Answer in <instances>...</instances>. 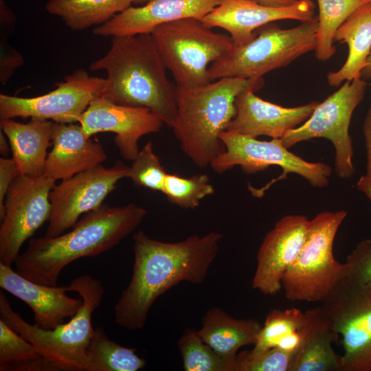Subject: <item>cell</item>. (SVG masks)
I'll use <instances>...</instances> for the list:
<instances>
[{
	"instance_id": "obj_15",
	"label": "cell",
	"mask_w": 371,
	"mask_h": 371,
	"mask_svg": "<svg viewBox=\"0 0 371 371\" xmlns=\"http://www.w3.org/2000/svg\"><path fill=\"white\" fill-rule=\"evenodd\" d=\"M78 122L87 138L101 132L114 133L120 155L131 161L139 153V139L159 132L164 124L147 108L118 104L102 96L90 102Z\"/></svg>"
},
{
	"instance_id": "obj_4",
	"label": "cell",
	"mask_w": 371,
	"mask_h": 371,
	"mask_svg": "<svg viewBox=\"0 0 371 371\" xmlns=\"http://www.w3.org/2000/svg\"><path fill=\"white\" fill-rule=\"evenodd\" d=\"M264 85L262 78H223L204 86H177V115L172 126L184 154L199 168L210 166L225 150L220 135L236 115L237 95Z\"/></svg>"
},
{
	"instance_id": "obj_27",
	"label": "cell",
	"mask_w": 371,
	"mask_h": 371,
	"mask_svg": "<svg viewBox=\"0 0 371 371\" xmlns=\"http://www.w3.org/2000/svg\"><path fill=\"white\" fill-rule=\"evenodd\" d=\"M87 359V371H137L146 365L135 349L112 341L100 327L94 328Z\"/></svg>"
},
{
	"instance_id": "obj_5",
	"label": "cell",
	"mask_w": 371,
	"mask_h": 371,
	"mask_svg": "<svg viewBox=\"0 0 371 371\" xmlns=\"http://www.w3.org/2000/svg\"><path fill=\"white\" fill-rule=\"evenodd\" d=\"M77 293L82 304L67 323L44 330L26 322L12 308L5 294L0 292V319L34 344L53 371H87V350L94 328L92 315L103 299L104 289L98 279L82 275L68 285Z\"/></svg>"
},
{
	"instance_id": "obj_38",
	"label": "cell",
	"mask_w": 371,
	"mask_h": 371,
	"mask_svg": "<svg viewBox=\"0 0 371 371\" xmlns=\"http://www.w3.org/2000/svg\"><path fill=\"white\" fill-rule=\"evenodd\" d=\"M371 87V82L369 84ZM366 148V173L371 174V105L365 117L363 128Z\"/></svg>"
},
{
	"instance_id": "obj_18",
	"label": "cell",
	"mask_w": 371,
	"mask_h": 371,
	"mask_svg": "<svg viewBox=\"0 0 371 371\" xmlns=\"http://www.w3.org/2000/svg\"><path fill=\"white\" fill-rule=\"evenodd\" d=\"M221 0H148L139 7L131 6L93 29L104 37L150 34L157 26L183 18L202 19Z\"/></svg>"
},
{
	"instance_id": "obj_31",
	"label": "cell",
	"mask_w": 371,
	"mask_h": 371,
	"mask_svg": "<svg viewBox=\"0 0 371 371\" xmlns=\"http://www.w3.org/2000/svg\"><path fill=\"white\" fill-rule=\"evenodd\" d=\"M307 320L306 311L295 308L272 310L267 315L251 350L259 352L276 348L282 339L304 328Z\"/></svg>"
},
{
	"instance_id": "obj_29",
	"label": "cell",
	"mask_w": 371,
	"mask_h": 371,
	"mask_svg": "<svg viewBox=\"0 0 371 371\" xmlns=\"http://www.w3.org/2000/svg\"><path fill=\"white\" fill-rule=\"evenodd\" d=\"M319 8L316 58L330 59L335 53L334 36L337 29L357 9L370 0H317Z\"/></svg>"
},
{
	"instance_id": "obj_1",
	"label": "cell",
	"mask_w": 371,
	"mask_h": 371,
	"mask_svg": "<svg viewBox=\"0 0 371 371\" xmlns=\"http://www.w3.org/2000/svg\"><path fill=\"white\" fill-rule=\"evenodd\" d=\"M223 238L221 233L212 231L167 243L137 231L133 237L132 276L114 308L116 324L129 330H142L161 295L183 281L203 283Z\"/></svg>"
},
{
	"instance_id": "obj_10",
	"label": "cell",
	"mask_w": 371,
	"mask_h": 371,
	"mask_svg": "<svg viewBox=\"0 0 371 371\" xmlns=\"http://www.w3.org/2000/svg\"><path fill=\"white\" fill-rule=\"evenodd\" d=\"M322 302L332 330L341 336V371H371V282L345 278Z\"/></svg>"
},
{
	"instance_id": "obj_12",
	"label": "cell",
	"mask_w": 371,
	"mask_h": 371,
	"mask_svg": "<svg viewBox=\"0 0 371 371\" xmlns=\"http://www.w3.org/2000/svg\"><path fill=\"white\" fill-rule=\"evenodd\" d=\"M54 180L19 175L5 199V214L0 227V263L11 265L23 243L34 235L51 214L49 194Z\"/></svg>"
},
{
	"instance_id": "obj_22",
	"label": "cell",
	"mask_w": 371,
	"mask_h": 371,
	"mask_svg": "<svg viewBox=\"0 0 371 371\" xmlns=\"http://www.w3.org/2000/svg\"><path fill=\"white\" fill-rule=\"evenodd\" d=\"M0 125L21 175L30 177L44 175L47 149L52 144L55 122L30 118L27 123H21L4 119L1 120Z\"/></svg>"
},
{
	"instance_id": "obj_25",
	"label": "cell",
	"mask_w": 371,
	"mask_h": 371,
	"mask_svg": "<svg viewBox=\"0 0 371 371\" xmlns=\"http://www.w3.org/2000/svg\"><path fill=\"white\" fill-rule=\"evenodd\" d=\"M148 0H49L45 10L59 16L71 30L80 31L92 25H100L133 3Z\"/></svg>"
},
{
	"instance_id": "obj_7",
	"label": "cell",
	"mask_w": 371,
	"mask_h": 371,
	"mask_svg": "<svg viewBox=\"0 0 371 371\" xmlns=\"http://www.w3.org/2000/svg\"><path fill=\"white\" fill-rule=\"evenodd\" d=\"M347 212H322L309 220L304 245L285 273L282 285L291 301L322 302L346 277V264L337 262L333 246Z\"/></svg>"
},
{
	"instance_id": "obj_21",
	"label": "cell",
	"mask_w": 371,
	"mask_h": 371,
	"mask_svg": "<svg viewBox=\"0 0 371 371\" xmlns=\"http://www.w3.org/2000/svg\"><path fill=\"white\" fill-rule=\"evenodd\" d=\"M52 145L44 175L54 181L70 178L107 159L101 144L87 138L80 124L55 122Z\"/></svg>"
},
{
	"instance_id": "obj_32",
	"label": "cell",
	"mask_w": 371,
	"mask_h": 371,
	"mask_svg": "<svg viewBox=\"0 0 371 371\" xmlns=\"http://www.w3.org/2000/svg\"><path fill=\"white\" fill-rule=\"evenodd\" d=\"M214 192L215 189L206 174L183 177L167 173L161 192L170 203L184 209H194L203 199Z\"/></svg>"
},
{
	"instance_id": "obj_28",
	"label": "cell",
	"mask_w": 371,
	"mask_h": 371,
	"mask_svg": "<svg viewBox=\"0 0 371 371\" xmlns=\"http://www.w3.org/2000/svg\"><path fill=\"white\" fill-rule=\"evenodd\" d=\"M0 371H53L39 350L0 319Z\"/></svg>"
},
{
	"instance_id": "obj_2",
	"label": "cell",
	"mask_w": 371,
	"mask_h": 371,
	"mask_svg": "<svg viewBox=\"0 0 371 371\" xmlns=\"http://www.w3.org/2000/svg\"><path fill=\"white\" fill-rule=\"evenodd\" d=\"M146 215V210L135 203L102 205L85 214L67 233L32 239L16 258V271L31 281L56 286L67 265L113 248L134 232Z\"/></svg>"
},
{
	"instance_id": "obj_39",
	"label": "cell",
	"mask_w": 371,
	"mask_h": 371,
	"mask_svg": "<svg viewBox=\"0 0 371 371\" xmlns=\"http://www.w3.org/2000/svg\"><path fill=\"white\" fill-rule=\"evenodd\" d=\"M357 188L371 201V174L366 173L362 175L357 183Z\"/></svg>"
},
{
	"instance_id": "obj_16",
	"label": "cell",
	"mask_w": 371,
	"mask_h": 371,
	"mask_svg": "<svg viewBox=\"0 0 371 371\" xmlns=\"http://www.w3.org/2000/svg\"><path fill=\"white\" fill-rule=\"evenodd\" d=\"M308 222L303 215H287L277 221L258 251L254 289L269 295L280 291L282 278L304 245Z\"/></svg>"
},
{
	"instance_id": "obj_13",
	"label": "cell",
	"mask_w": 371,
	"mask_h": 371,
	"mask_svg": "<svg viewBox=\"0 0 371 371\" xmlns=\"http://www.w3.org/2000/svg\"><path fill=\"white\" fill-rule=\"evenodd\" d=\"M106 79L78 69L58 82L56 89L40 96L21 98L0 94V119L37 118L56 123L78 122L90 102L101 96Z\"/></svg>"
},
{
	"instance_id": "obj_8",
	"label": "cell",
	"mask_w": 371,
	"mask_h": 371,
	"mask_svg": "<svg viewBox=\"0 0 371 371\" xmlns=\"http://www.w3.org/2000/svg\"><path fill=\"white\" fill-rule=\"evenodd\" d=\"M212 29L201 20L189 17L160 25L150 33L177 87L190 89L211 82L209 65L233 47L229 36Z\"/></svg>"
},
{
	"instance_id": "obj_14",
	"label": "cell",
	"mask_w": 371,
	"mask_h": 371,
	"mask_svg": "<svg viewBox=\"0 0 371 371\" xmlns=\"http://www.w3.org/2000/svg\"><path fill=\"white\" fill-rule=\"evenodd\" d=\"M128 167L122 162L107 168L102 164L55 185L49 194L51 214L46 237H56L72 227L82 214L94 210L117 183L127 178Z\"/></svg>"
},
{
	"instance_id": "obj_43",
	"label": "cell",
	"mask_w": 371,
	"mask_h": 371,
	"mask_svg": "<svg viewBox=\"0 0 371 371\" xmlns=\"http://www.w3.org/2000/svg\"><path fill=\"white\" fill-rule=\"evenodd\" d=\"M370 1H371V0H370Z\"/></svg>"
},
{
	"instance_id": "obj_30",
	"label": "cell",
	"mask_w": 371,
	"mask_h": 371,
	"mask_svg": "<svg viewBox=\"0 0 371 371\" xmlns=\"http://www.w3.org/2000/svg\"><path fill=\"white\" fill-rule=\"evenodd\" d=\"M186 371H236V361L216 352L200 337L198 330L187 328L177 341Z\"/></svg>"
},
{
	"instance_id": "obj_36",
	"label": "cell",
	"mask_w": 371,
	"mask_h": 371,
	"mask_svg": "<svg viewBox=\"0 0 371 371\" xmlns=\"http://www.w3.org/2000/svg\"><path fill=\"white\" fill-rule=\"evenodd\" d=\"M0 81L5 85L15 70L23 64L22 56L1 36Z\"/></svg>"
},
{
	"instance_id": "obj_40",
	"label": "cell",
	"mask_w": 371,
	"mask_h": 371,
	"mask_svg": "<svg viewBox=\"0 0 371 371\" xmlns=\"http://www.w3.org/2000/svg\"><path fill=\"white\" fill-rule=\"evenodd\" d=\"M260 5L272 7L282 8L295 4L298 0H251Z\"/></svg>"
},
{
	"instance_id": "obj_19",
	"label": "cell",
	"mask_w": 371,
	"mask_h": 371,
	"mask_svg": "<svg viewBox=\"0 0 371 371\" xmlns=\"http://www.w3.org/2000/svg\"><path fill=\"white\" fill-rule=\"evenodd\" d=\"M254 92L245 90L237 95L236 115L226 131L255 138L266 135L281 139L305 122L319 102L287 108L264 100Z\"/></svg>"
},
{
	"instance_id": "obj_41",
	"label": "cell",
	"mask_w": 371,
	"mask_h": 371,
	"mask_svg": "<svg viewBox=\"0 0 371 371\" xmlns=\"http://www.w3.org/2000/svg\"><path fill=\"white\" fill-rule=\"evenodd\" d=\"M3 132L0 131V153L3 156H7L10 150V143L8 144Z\"/></svg>"
},
{
	"instance_id": "obj_23",
	"label": "cell",
	"mask_w": 371,
	"mask_h": 371,
	"mask_svg": "<svg viewBox=\"0 0 371 371\" xmlns=\"http://www.w3.org/2000/svg\"><path fill=\"white\" fill-rule=\"evenodd\" d=\"M262 328L254 319H236L218 307L209 309L198 333L207 345L223 357L236 361L238 350L254 344Z\"/></svg>"
},
{
	"instance_id": "obj_34",
	"label": "cell",
	"mask_w": 371,
	"mask_h": 371,
	"mask_svg": "<svg viewBox=\"0 0 371 371\" xmlns=\"http://www.w3.org/2000/svg\"><path fill=\"white\" fill-rule=\"evenodd\" d=\"M295 356L279 348L238 353L236 371H291Z\"/></svg>"
},
{
	"instance_id": "obj_3",
	"label": "cell",
	"mask_w": 371,
	"mask_h": 371,
	"mask_svg": "<svg viewBox=\"0 0 371 371\" xmlns=\"http://www.w3.org/2000/svg\"><path fill=\"white\" fill-rule=\"evenodd\" d=\"M92 71L104 70L106 85L101 96L122 105L145 107L172 126L177 115V86L150 34L112 37L108 52L91 63Z\"/></svg>"
},
{
	"instance_id": "obj_42",
	"label": "cell",
	"mask_w": 371,
	"mask_h": 371,
	"mask_svg": "<svg viewBox=\"0 0 371 371\" xmlns=\"http://www.w3.org/2000/svg\"><path fill=\"white\" fill-rule=\"evenodd\" d=\"M361 78L365 80L371 79V51L367 58L366 65L361 71Z\"/></svg>"
},
{
	"instance_id": "obj_35",
	"label": "cell",
	"mask_w": 371,
	"mask_h": 371,
	"mask_svg": "<svg viewBox=\"0 0 371 371\" xmlns=\"http://www.w3.org/2000/svg\"><path fill=\"white\" fill-rule=\"evenodd\" d=\"M346 278L357 283L371 282V239L361 240L346 258Z\"/></svg>"
},
{
	"instance_id": "obj_17",
	"label": "cell",
	"mask_w": 371,
	"mask_h": 371,
	"mask_svg": "<svg viewBox=\"0 0 371 371\" xmlns=\"http://www.w3.org/2000/svg\"><path fill=\"white\" fill-rule=\"evenodd\" d=\"M312 0H298L282 8L260 5L251 0H221L220 3L201 20L207 26L219 27L229 32L234 45H243L256 36L259 27L276 21L311 20L315 16Z\"/></svg>"
},
{
	"instance_id": "obj_6",
	"label": "cell",
	"mask_w": 371,
	"mask_h": 371,
	"mask_svg": "<svg viewBox=\"0 0 371 371\" xmlns=\"http://www.w3.org/2000/svg\"><path fill=\"white\" fill-rule=\"evenodd\" d=\"M317 26V16L289 29L271 23L265 25L256 30L253 39L234 45L225 56L212 63L208 69L209 78L212 82L223 78H262L315 50Z\"/></svg>"
},
{
	"instance_id": "obj_26",
	"label": "cell",
	"mask_w": 371,
	"mask_h": 371,
	"mask_svg": "<svg viewBox=\"0 0 371 371\" xmlns=\"http://www.w3.org/2000/svg\"><path fill=\"white\" fill-rule=\"evenodd\" d=\"M337 337L320 306L315 307L311 330L295 357L291 371H341V357L332 347Z\"/></svg>"
},
{
	"instance_id": "obj_11",
	"label": "cell",
	"mask_w": 371,
	"mask_h": 371,
	"mask_svg": "<svg viewBox=\"0 0 371 371\" xmlns=\"http://www.w3.org/2000/svg\"><path fill=\"white\" fill-rule=\"evenodd\" d=\"M367 85L361 78L346 80L337 91L319 102L301 126L288 131L280 139L283 145L288 148L313 138H326L335 148V170L337 176L343 179L352 177L355 169L349 126L355 109L364 97Z\"/></svg>"
},
{
	"instance_id": "obj_37",
	"label": "cell",
	"mask_w": 371,
	"mask_h": 371,
	"mask_svg": "<svg viewBox=\"0 0 371 371\" xmlns=\"http://www.w3.org/2000/svg\"><path fill=\"white\" fill-rule=\"evenodd\" d=\"M20 171L12 158L0 159V218L5 214V199L13 181L20 175Z\"/></svg>"
},
{
	"instance_id": "obj_24",
	"label": "cell",
	"mask_w": 371,
	"mask_h": 371,
	"mask_svg": "<svg viewBox=\"0 0 371 371\" xmlns=\"http://www.w3.org/2000/svg\"><path fill=\"white\" fill-rule=\"evenodd\" d=\"M334 41L346 43L348 56L344 65L327 74L328 83L338 87L344 81L361 78L371 51V2L353 12L337 29Z\"/></svg>"
},
{
	"instance_id": "obj_33",
	"label": "cell",
	"mask_w": 371,
	"mask_h": 371,
	"mask_svg": "<svg viewBox=\"0 0 371 371\" xmlns=\"http://www.w3.org/2000/svg\"><path fill=\"white\" fill-rule=\"evenodd\" d=\"M166 174L152 142H148L128 167L127 178L137 186L161 192Z\"/></svg>"
},
{
	"instance_id": "obj_9",
	"label": "cell",
	"mask_w": 371,
	"mask_h": 371,
	"mask_svg": "<svg viewBox=\"0 0 371 371\" xmlns=\"http://www.w3.org/2000/svg\"><path fill=\"white\" fill-rule=\"evenodd\" d=\"M225 150L212 162L210 167L222 174L236 166H240L250 175L267 169L270 166H280L282 175L260 188L249 186L256 197L262 196L276 181L285 179L288 173L297 174L316 188L328 186L332 172L331 167L321 162H309L290 152L280 139L271 141L258 140L255 137L243 135L229 131L220 135Z\"/></svg>"
},
{
	"instance_id": "obj_20",
	"label": "cell",
	"mask_w": 371,
	"mask_h": 371,
	"mask_svg": "<svg viewBox=\"0 0 371 371\" xmlns=\"http://www.w3.org/2000/svg\"><path fill=\"white\" fill-rule=\"evenodd\" d=\"M0 287L27 304L34 313V324L54 329L78 311L82 299L67 295L68 285L51 286L24 278L11 265L0 263Z\"/></svg>"
}]
</instances>
